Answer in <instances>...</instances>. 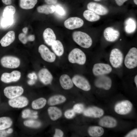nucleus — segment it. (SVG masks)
Instances as JSON below:
<instances>
[{
    "mask_svg": "<svg viewBox=\"0 0 137 137\" xmlns=\"http://www.w3.org/2000/svg\"><path fill=\"white\" fill-rule=\"evenodd\" d=\"M72 36L74 41L83 48H88L92 44L91 38L85 32L80 31H75L73 33Z\"/></svg>",
    "mask_w": 137,
    "mask_h": 137,
    "instance_id": "nucleus-1",
    "label": "nucleus"
},
{
    "mask_svg": "<svg viewBox=\"0 0 137 137\" xmlns=\"http://www.w3.org/2000/svg\"><path fill=\"white\" fill-rule=\"evenodd\" d=\"M68 59L71 63L83 65L85 63L86 58L85 54L81 50L76 48L70 52L68 55Z\"/></svg>",
    "mask_w": 137,
    "mask_h": 137,
    "instance_id": "nucleus-2",
    "label": "nucleus"
},
{
    "mask_svg": "<svg viewBox=\"0 0 137 137\" xmlns=\"http://www.w3.org/2000/svg\"><path fill=\"white\" fill-rule=\"evenodd\" d=\"M124 64L129 69L134 68L137 66V49L131 48L126 55L124 60Z\"/></svg>",
    "mask_w": 137,
    "mask_h": 137,
    "instance_id": "nucleus-3",
    "label": "nucleus"
},
{
    "mask_svg": "<svg viewBox=\"0 0 137 137\" xmlns=\"http://www.w3.org/2000/svg\"><path fill=\"white\" fill-rule=\"evenodd\" d=\"M123 59V55L118 49L115 48L111 52L109 61L112 66L117 68L119 67L122 63Z\"/></svg>",
    "mask_w": 137,
    "mask_h": 137,
    "instance_id": "nucleus-4",
    "label": "nucleus"
},
{
    "mask_svg": "<svg viewBox=\"0 0 137 137\" xmlns=\"http://www.w3.org/2000/svg\"><path fill=\"white\" fill-rule=\"evenodd\" d=\"M1 63L4 67L10 68H15L20 65V61L18 58L11 56H5L1 59Z\"/></svg>",
    "mask_w": 137,
    "mask_h": 137,
    "instance_id": "nucleus-5",
    "label": "nucleus"
},
{
    "mask_svg": "<svg viewBox=\"0 0 137 137\" xmlns=\"http://www.w3.org/2000/svg\"><path fill=\"white\" fill-rule=\"evenodd\" d=\"M111 66L108 64L98 63L93 65L92 72L94 75L100 76L110 73L112 71Z\"/></svg>",
    "mask_w": 137,
    "mask_h": 137,
    "instance_id": "nucleus-6",
    "label": "nucleus"
},
{
    "mask_svg": "<svg viewBox=\"0 0 137 137\" xmlns=\"http://www.w3.org/2000/svg\"><path fill=\"white\" fill-rule=\"evenodd\" d=\"M72 80L73 83L78 88L85 91L90 90L91 87L89 81L83 76L79 75H75Z\"/></svg>",
    "mask_w": 137,
    "mask_h": 137,
    "instance_id": "nucleus-7",
    "label": "nucleus"
},
{
    "mask_svg": "<svg viewBox=\"0 0 137 137\" xmlns=\"http://www.w3.org/2000/svg\"><path fill=\"white\" fill-rule=\"evenodd\" d=\"M24 89L19 86H10L5 88L4 93L7 98L11 99L21 95L23 93Z\"/></svg>",
    "mask_w": 137,
    "mask_h": 137,
    "instance_id": "nucleus-8",
    "label": "nucleus"
},
{
    "mask_svg": "<svg viewBox=\"0 0 137 137\" xmlns=\"http://www.w3.org/2000/svg\"><path fill=\"white\" fill-rule=\"evenodd\" d=\"M38 51L42 58L45 61L49 62H52L55 61L56 59L55 54L45 45H40L38 48Z\"/></svg>",
    "mask_w": 137,
    "mask_h": 137,
    "instance_id": "nucleus-9",
    "label": "nucleus"
},
{
    "mask_svg": "<svg viewBox=\"0 0 137 137\" xmlns=\"http://www.w3.org/2000/svg\"><path fill=\"white\" fill-rule=\"evenodd\" d=\"M132 107V104L130 101L125 100L116 104L114 110L115 112L119 114H126L131 111Z\"/></svg>",
    "mask_w": 137,
    "mask_h": 137,
    "instance_id": "nucleus-10",
    "label": "nucleus"
},
{
    "mask_svg": "<svg viewBox=\"0 0 137 137\" xmlns=\"http://www.w3.org/2000/svg\"><path fill=\"white\" fill-rule=\"evenodd\" d=\"M64 26L70 30L79 28L83 25L84 21L81 18L76 17H70L64 22Z\"/></svg>",
    "mask_w": 137,
    "mask_h": 137,
    "instance_id": "nucleus-11",
    "label": "nucleus"
},
{
    "mask_svg": "<svg viewBox=\"0 0 137 137\" xmlns=\"http://www.w3.org/2000/svg\"><path fill=\"white\" fill-rule=\"evenodd\" d=\"M87 8L98 15H104L107 14L108 10L106 7L96 2H91L87 4Z\"/></svg>",
    "mask_w": 137,
    "mask_h": 137,
    "instance_id": "nucleus-12",
    "label": "nucleus"
},
{
    "mask_svg": "<svg viewBox=\"0 0 137 137\" xmlns=\"http://www.w3.org/2000/svg\"><path fill=\"white\" fill-rule=\"evenodd\" d=\"M21 76V72L18 71H14L11 73H4L1 75V79L5 83L16 82L19 80Z\"/></svg>",
    "mask_w": 137,
    "mask_h": 137,
    "instance_id": "nucleus-13",
    "label": "nucleus"
},
{
    "mask_svg": "<svg viewBox=\"0 0 137 137\" xmlns=\"http://www.w3.org/2000/svg\"><path fill=\"white\" fill-rule=\"evenodd\" d=\"M95 84L97 87L108 90L111 88L112 81L110 78L105 75L99 76L95 80Z\"/></svg>",
    "mask_w": 137,
    "mask_h": 137,
    "instance_id": "nucleus-14",
    "label": "nucleus"
},
{
    "mask_svg": "<svg viewBox=\"0 0 137 137\" xmlns=\"http://www.w3.org/2000/svg\"><path fill=\"white\" fill-rule=\"evenodd\" d=\"M28 100L26 97L19 96L8 101L9 105L11 107L17 108H21L26 106L28 104Z\"/></svg>",
    "mask_w": 137,
    "mask_h": 137,
    "instance_id": "nucleus-15",
    "label": "nucleus"
},
{
    "mask_svg": "<svg viewBox=\"0 0 137 137\" xmlns=\"http://www.w3.org/2000/svg\"><path fill=\"white\" fill-rule=\"evenodd\" d=\"M104 35L107 41L113 42L118 39L120 33L118 30L112 27H107L104 30Z\"/></svg>",
    "mask_w": 137,
    "mask_h": 137,
    "instance_id": "nucleus-16",
    "label": "nucleus"
},
{
    "mask_svg": "<svg viewBox=\"0 0 137 137\" xmlns=\"http://www.w3.org/2000/svg\"><path fill=\"white\" fill-rule=\"evenodd\" d=\"M38 76L40 81L46 85L50 83L53 79L52 74L46 68H43L40 70L38 72Z\"/></svg>",
    "mask_w": 137,
    "mask_h": 137,
    "instance_id": "nucleus-17",
    "label": "nucleus"
},
{
    "mask_svg": "<svg viewBox=\"0 0 137 137\" xmlns=\"http://www.w3.org/2000/svg\"><path fill=\"white\" fill-rule=\"evenodd\" d=\"M104 113L102 109L95 107L88 108L83 111L85 116L95 118L100 117L103 115Z\"/></svg>",
    "mask_w": 137,
    "mask_h": 137,
    "instance_id": "nucleus-18",
    "label": "nucleus"
},
{
    "mask_svg": "<svg viewBox=\"0 0 137 137\" xmlns=\"http://www.w3.org/2000/svg\"><path fill=\"white\" fill-rule=\"evenodd\" d=\"M43 37L46 44L51 46L56 40V36L53 30L50 28H47L44 31Z\"/></svg>",
    "mask_w": 137,
    "mask_h": 137,
    "instance_id": "nucleus-19",
    "label": "nucleus"
},
{
    "mask_svg": "<svg viewBox=\"0 0 137 137\" xmlns=\"http://www.w3.org/2000/svg\"><path fill=\"white\" fill-rule=\"evenodd\" d=\"M99 124L102 127L111 128L115 127L117 122L116 120L113 117L106 116L103 117L100 120Z\"/></svg>",
    "mask_w": 137,
    "mask_h": 137,
    "instance_id": "nucleus-20",
    "label": "nucleus"
},
{
    "mask_svg": "<svg viewBox=\"0 0 137 137\" xmlns=\"http://www.w3.org/2000/svg\"><path fill=\"white\" fill-rule=\"evenodd\" d=\"M60 83L62 87L65 90H68L72 88L73 86L72 80L67 74L61 75L59 78Z\"/></svg>",
    "mask_w": 137,
    "mask_h": 137,
    "instance_id": "nucleus-21",
    "label": "nucleus"
},
{
    "mask_svg": "<svg viewBox=\"0 0 137 137\" xmlns=\"http://www.w3.org/2000/svg\"><path fill=\"white\" fill-rule=\"evenodd\" d=\"M15 34L14 32L11 31L8 32L1 39L0 43L2 46L5 47L10 45L14 41Z\"/></svg>",
    "mask_w": 137,
    "mask_h": 137,
    "instance_id": "nucleus-22",
    "label": "nucleus"
},
{
    "mask_svg": "<svg viewBox=\"0 0 137 137\" xmlns=\"http://www.w3.org/2000/svg\"><path fill=\"white\" fill-rule=\"evenodd\" d=\"M125 29L127 33H131L134 32L136 28V24L135 20L130 18L125 21Z\"/></svg>",
    "mask_w": 137,
    "mask_h": 137,
    "instance_id": "nucleus-23",
    "label": "nucleus"
},
{
    "mask_svg": "<svg viewBox=\"0 0 137 137\" xmlns=\"http://www.w3.org/2000/svg\"><path fill=\"white\" fill-rule=\"evenodd\" d=\"M47 111L50 118L53 121L57 120L61 117L62 115L61 111L55 107H49L47 110Z\"/></svg>",
    "mask_w": 137,
    "mask_h": 137,
    "instance_id": "nucleus-24",
    "label": "nucleus"
},
{
    "mask_svg": "<svg viewBox=\"0 0 137 137\" xmlns=\"http://www.w3.org/2000/svg\"><path fill=\"white\" fill-rule=\"evenodd\" d=\"M55 54L57 56H61L64 52V48L62 44L60 41L56 40L51 46Z\"/></svg>",
    "mask_w": 137,
    "mask_h": 137,
    "instance_id": "nucleus-25",
    "label": "nucleus"
},
{
    "mask_svg": "<svg viewBox=\"0 0 137 137\" xmlns=\"http://www.w3.org/2000/svg\"><path fill=\"white\" fill-rule=\"evenodd\" d=\"M55 7L53 5H45L38 6L37 10L39 13L48 14L54 13L55 11Z\"/></svg>",
    "mask_w": 137,
    "mask_h": 137,
    "instance_id": "nucleus-26",
    "label": "nucleus"
},
{
    "mask_svg": "<svg viewBox=\"0 0 137 137\" xmlns=\"http://www.w3.org/2000/svg\"><path fill=\"white\" fill-rule=\"evenodd\" d=\"M83 15L87 20L91 22L97 21L100 18L99 15L89 10L84 11L83 13Z\"/></svg>",
    "mask_w": 137,
    "mask_h": 137,
    "instance_id": "nucleus-27",
    "label": "nucleus"
},
{
    "mask_svg": "<svg viewBox=\"0 0 137 137\" xmlns=\"http://www.w3.org/2000/svg\"><path fill=\"white\" fill-rule=\"evenodd\" d=\"M104 132L103 129L98 126L90 127L88 130L89 135L92 137H98L102 135Z\"/></svg>",
    "mask_w": 137,
    "mask_h": 137,
    "instance_id": "nucleus-28",
    "label": "nucleus"
},
{
    "mask_svg": "<svg viewBox=\"0 0 137 137\" xmlns=\"http://www.w3.org/2000/svg\"><path fill=\"white\" fill-rule=\"evenodd\" d=\"M66 100V98L63 95H55L50 97L48 99L47 103L49 105L53 106L63 103Z\"/></svg>",
    "mask_w": 137,
    "mask_h": 137,
    "instance_id": "nucleus-29",
    "label": "nucleus"
},
{
    "mask_svg": "<svg viewBox=\"0 0 137 137\" xmlns=\"http://www.w3.org/2000/svg\"><path fill=\"white\" fill-rule=\"evenodd\" d=\"M37 2V0H20V6L23 9H31L34 7Z\"/></svg>",
    "mask_w": 137,
    "mask_h": 137,
    "instance_id": "nucleus-30",
    "label": "nucleus"
},
{
    "mask_svg": "<svg viewBox=\"0 0 137 137\" xmlns=\"http://www.w3.org/2000/svg\"><path fill=\"white\" fill-rule=\"evenodd\" d=\"M14 20L13 16L3 17L1 19L0 24L1 27L3 29H5L9 28L13 23Z\"/></svg>",
    "mask_w": 137,
    "mask_h": 137,
    "instance_id": "nucleus-31",
    "label": "nucleus"
},
{
    "mask_svg": "<svg viewBox=\"0 0 137 137\" xmlns=\"http://www.w3.org/2000/svg\"><path fill=\"white\" fill-rule=\"evenodd\" d=\"M12 123L11 119L7 117H0V130H4L11 126Z\"/></svg>",
    "mask_w": 137,
    "mask_h": 137,
    "instance_id": "nucleus-32",
    "label": "nucleus"
},
{
    "mask_svg": "<svg viewBox=\"0 0 137 137\" xmlns=\"http://www.w3.org/2000/svg\"><path fill=\"white\" fill-rule=\"evenodd\" d=\"M46 103V99L41 97L33 100L31 106L33 109H39L44 107Z\"/></svg>",
    "mask_w": 137,
    "mask_h": 137,
    "instance_id": "nucleus-33",
    "label": "nucleus"
},
{
    "mask_svg": "<svg viewBox=\"0 0 137 137\" xmlns=\"http://www.w3.org/2000/svg\"><path fill=\"white\" fill-rule=\"evenodd\" d=\"M15 11V7L13 6H7L4 8L3 11V17H7L13 16Z\"/></svg>",
    "mask_w": 137,
    "mask_h": 137,
    "instance_id": "nucleus-34",
    "label": "nucleus"
},
{
    "mask_svg": "<svg viewBox=\"0 0 137 137\" xmlns=\"http://www.w3.org/2000/svg\"><path fill=\"white\" fill-rule=\"evenodd\" d=\"M23 123L26 126L33 128H37L41 125V123L39 122L33 120L25 121Z\"/></svg>",
    "mask_w": 137,
    "mask_h": 137,
    "instance_id": "nucleus-35",
    "label": "nucleus"
},
{
    "mask_svg": "<svg viewBox=\"0 0 137 137\" xmlns=\"http://www.w3.org/2000/svg\"><path fill=\"white\" fill-rule=\"evenodd\" d=\"M73 110L75 112L78 113H82L84 110V106L82 104H77L74 106Z\"/></svg>",
    "mask_w": 137,
    "mask_h": 137,
    "instance_id": "nucleus-36",
    "label": "nucleus"
},
{
    "mask_svg": "<svg viewBox=\"0 0 137 137\" xmlns=\"http://www.w3.org/2000/svg\"><path fill=\"white\" fill-rule=\"evenodd\" d=\"M55 11L57 14L61 16H64L65 14V12L64 8L60 5L55 6Z\"/></svg>",
    "mask_w": 137,
    "mask_h": 137,
    "instance_id": "nucleus-37",
    "label": "nucleus"
},
{
    "mask_svg": "<svg viewBox=\"0 0 137 137\" xmlns=\"http://www.w3.org/2000/svg\"><path fill=\"white\" fill-rule=\"evenodd\" d=\"M75 112L73 109L69 110L66 111L64 113L65 117L67 118H71L75 115Z\"/></svg>",
    "mask_w": 137,
    "mask_h": 137,
    "instance_id": "nucleus-38",
    "label": "nucleus"
},
{
    "mask_svg": "<svg viewBox=\"0 0 137 137\" xmlns=\"http://www.w3.org/2000/svg\"><path fill=\"white\" fill-rule=\"evenodd\" d=\"M19 40L24 44H26L28 41L27 37L25 34L21 33L19 35Z\"/></svg>",
    "mask_w": 137,
    "mask_h": 137,
    "instance_id": "nucleus-39",
    "label": "nucleus"
},
{
    "mask_svg": "<svg viewBox=\"0 0 137 137\" xmlns=\"http://www.w3.org/2000/svg\"><path fill=\"white\" fill-rule=\"evenodd\" d=\"M137 129H135L131 131L127 134L125 137H137Z\"/></svg>",
    "mask_w": 137,
    "mask_h": 137,
    "instance_id": "nucleus-40",
    "label": "nucleus"
},
{
    "mask_svg": "<svg viewBox=\"0 0 137 137\" xmlns=\"http://www.w3.org/2000/svg\"><path fill=\"white\" fill-rule=\"evenodd\" d=\"M63 135V132L61 130L56 129L55 130V133L54 135V137H62Z\"/></svg>",
    "mask_w": 137,
    "mask_h": 137,
    "instance_id": "nucleus-41",
    "label": "nucleus"
},
{
    "mask_svg": "<svg viewBox=\"0 0 137 137\" xmlns=\"http://www.w3.org/2000/svg\"><path fill=\"white\" fill-rule=\"evenodd\" d=\"M30 112V111L29 109L25 110L22 112V117L23 118H26L28 117L29 116Z\"/></svg>",
    "mask_w": 137,
    "mask_h": 137,
    "instance_id": "nucleus-42",
    "label": "nucleus"
},
{
    "mask_svg": "<svg viewBox=\"0 0 137 137\" xmlns=\"http://www.w3.org/2000/svg\"><path fill=\"white\" fill-rule=\"evenodd\" d=\"M45 2L48 5H54L57 2V0H44Z\"/></svg>",
    "mask_w": 137,
    "mask_h": 137,
    "instance_id": "nucleus-43",
    "label": "nucleus"
},
{
    "mask_svg": "<svg viewBox=\"0 0 137 137\" xmlns=\"http://www.w3.org/2000/svg\"><path fill=\"white\" fill-rule=\"evenodd\" d=\"M117 4L119 6L123 5L124 3L128 0H115Z\"/></svg>",
    "mask_w": 137,
    "mask_h": 137,
    "instance_id": "nucleus-44",
    "label": "nucleus"
},
{
    "mask_svg": "<svg viewBox=\"0 0 137 137\" xmlns=\"http://www.w3.org/2000/svg\"><path fill=\"white\" fill-rule=\"evenodd\" d=\"M27 38L28 41H33L35 40V37L34 35H30L27 37Z\"/></svg>",
    "mask_w": 137,
    "mask_h": 137,
    "instance_id": "nucleus-45",
    "label": "nucleus"
},
{
    "mask_svg": "<svg viewBox=\"0 0 137 137\" xmlns=\"http://www.w3.org/2000/svg\"><path fill=\"white\" fill-rule=\"evenodd\" d=\"M6 135V132L4 130H0V137H5Z\"/></svg>",
    "mask_w": 137,
    "mask_h": 137,
    "instance_id": "nucleus-46",
    "label": "nucleus"
},
{
    "mask_svg": "<svg viewBox=\"0 0 137 137\" xmlns=\"http://www.w3.org/2000/svg\"><path fill=\"white\" fill-rule=\"evenodd\" d=\"M3 2L6 5H9L11 3V0H2Z\"/></svg>",
    "mask_w": 137,
    "mask_h": 137,
    "instance_id": "nucleus-47",
    "label": "nucleus"
},
{
    "mask_svg": "<svg viewBox=\"0 0 137 137\" xmlns=\"http://www.w3.org/2000/svg\"><path fill=\"white\" fill-rule=\"evenodd\" d=\"M35 80L31 79L29 80L28 82V83L30 85H33L35 83Z\"/></svg>",
    "mask_w": 137,
    "mask_h": 137,
    "instance_id": "nucleus-48",
    "label": "nucleus"
},
{
    "mask_svg": "<svg viewBox=\"0 0 137 137\" xmlns=\"http://www.w3.org/2000/svg\"><path fill=\"white\" fill-rule=\"evenodd\" d=\"M28 77L31 79H33L35 80L34 79L33 75L32 73H29L28 75Z\"/></svg>",
    "mask_w": 137,
    "mask_h": 137,
    "instance_id": "nucleus-49",
    "label": "nucleus"
},
{
    "mask_svg": "<svg viewBox=\"0 0 137 137\" xmlns=\"http://www.w3.org/2000/svg\"><path fill=\"white\" fill-rule=\"evenodd\" d=\"M28 28L26 27H24L22 29V31L24 33L26 34L27 32Z\"/></svg>",
    "mask_w": 137,
    "mask_h": 137,
    "instance_id": "nucleus-50",
    "label": "nucleus"
},
{
    "mask_svg": "<svg viewBox=\"0 0 137 137\" xmlns=\"http://www.w3.org/2000/svg\"><path fill=\"white\" fill-rule=\"evenodd\" d=\"M13 132V130L12 128H10L7 131V133L8 134H11Z\"/></svg>",
    "mask_w": 137,
    "mask_h": 137,
    "instance_id": "nucleus-51",
    "label": "nucleus"
},
{
    "mask_svg": "<svg viewBox=\"0 0 137 137\" xmlns=\"http://www.w3.org/2000/svg\"><path fill=\"white\" fill-rule=\"evenodd\" d=\"M134 82L135 83L136 87H137V75H136L134 78Z\"/></svg>",
    "mask_w": 137,
    "mask_h": 137,
    "instance_id": "nucleus-52",
    "label": "nucleus"
},
{
    "mask_svg": "<svg viewBox=\"0 0 137 137\" xmlns=\"http://www.w3.org/2000/svg\"><path fill=\"white\" fill-rule=\"evenodd\" d=\"M133 1L134 3L136 5H137V0H133Z\"/></svg>",
    "mask_w": 137,
    "mask_h": 137,
    "instance_id": "nucleus-53",
    "label": "nucleus"
},
{
    "mask_svg": "<svg viewBox=\"0 0 137 137\" xmlns=\"http://www.w3.org/2000/svg\"><path fill=\"white\" fill-rule=\"evenodd\" d=\"M95 1H100L101 0H94Z\"/></svg>",
    "mask_w": 137,
    "mask_h": 137,
    "instance_id": "nucleus-54",
    "label": "nucleus"
},
{
    "mask_svg": "<svg viewBox=\"0 0 137 137\" xmlns=\"http://www.w3.org/2000/svg\"></svg>",
    "mask_w": 137,
    "mask_h": 137,
    "instance_id": "nucleus-55",
    "label": "nucleus"
}]
</instances>
